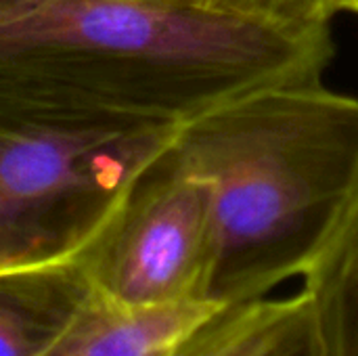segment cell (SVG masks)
Wrapping results in <instances>:
<instances>
[{"mask_svg": "<svg viewBox=\"0 0 358 356\" xmlns=\"http://www.w3.org/2000/svg\"><path fill=\"white\" fill-rule=\"evenodd\" d=\"M329 23L208 4L21 0L0 8V115L61 128H182L252 92L321 82Z\"/></svg>", "mask_w": 358, "mask_h": 356, "instance_id": "6da1fadb", "label": "cell"}, {"mask_svg": "<svg viewBox=\"0 0 358 356\" xmlns=\"http://www.w3.org/2000/svg\"><path fill=\"white\" fill-rule=\"evenodd\" d=\"M174 159L206 191L210 298L298 281L358 180V101L321 82L241 97L187 124Z\"/></svg>", "mask_w": 358, "mask_h": 356, "instance_id": "7a4b0ae2", "label": "cell"}, {"mask_svg": "<svg viewBox=\"0 0 358 356\" xmlns=\"http://www.w3.org/2000/svg\"><path fill=\"white\" fill-rule=\"evenodd\" d=\"M182 128H61L0 115V277H78Z\"/></svg>", "mask_w": 358, "mask_h": 356, "instance_id": "3957f363", "label": "cell"}, {"mask_svg": "<svg viewBox=\"0 0 358 356\" xmlns=\"http://www.w3.org/2000/svg\"><path fill=\"white\" fill-rule=\"evenodd\" d=\"M210 256L208 195L170 151L82 275L132 306L210 298Z\"/></svg>", "mask_w": 358, "mask_h": 356, "instance_id": "277c9868", "label": "cell"}, {"mask_svg": "<svg viewBox=\"0 0 358 356\" xmlns=\"http://www.w3.org/2000/svg\"><path fill=\"white\" fill-rule=\"evenodd\" d=\"M222 304L187 298L132 306L80 273L61 319L31 356H164Z\"/></svg>", "mask_w": 358, "mask_h": 356, "instance_id": "5b68a950", "label": "cell"}, {"mask_svg": "<svg viewBox=\"0 0 358 356\" xmlns=\"http://www.w3.org/2000/svg\"><path fill=\"white\" fill-rule=\"evenodd\" d=\"M164 356H319L310 296L298 283L229 300Z\"/></svg>", "mask_w": 358, "mask_h": 356, "instance_id": "8992f818", "label": "cell"}, {"mask_svg": "<svg viewBox=\"0 0 358 356\" xmlns=\"http://www.w3.org/2000/svg\"><path fill=\"white\" fill-rule=\"evenodd\" d=\"M298 283L313 302L319 356H358V180Z\"/></svg>", "mask_w": 358, "mask_h": 356, "instance_id": "52a82bcc", "label": "cell"}, {"mask_svg": "<svg viewBox=\"0 0 358 356\" xmlns=\"http://www.w3.org/2000/svg\"><path fill=\"white\" fill-rule=\"evenodd\" d=\"M40 283L48 281L0 283V356H31L61 319L67 304L52 315H46L36 300L29 302L23 298Z\"/></svg>", "mask_w": 358, "mask_h": 356, "instance_id": "ba28073f", "label": "cell"}, {"mask_svg": "<svg viewBox=\"0 0 358 356\" xmlns=\"http://www.w3.org/2000/svg\"><path fill=\"white\" fill-rule=\"evenodd\" d=\"M201 4L283 23H329L340 10V0H201Z\"/></svg>", "mask_w": 358, "mask_h": 356, "instance_id": "9c48e42d", "label": "cell"}, {"mask_svg": "<svg viewBox=\"0 0 358 356\" xmlns=\"http://www.w3.org/2000/svg\"><path fill=\"white\" fill-rule=\"evenodd\" d=\"M138 2H153V4H170V6H180V4H201V0H138Z\"/></svg>", "mask_w": 358, "mask_h": 356, "instance_id": "30bf717a", "label": "cell"}, {"mask_svg": "<svg viewBox=\"0 0 358 356\" xmlns=\"http://www.w3.org/2000/svg\"><path fill=\"white\" fill-rule=\"evenodd\" d=\"M340 10H355V13H358V0H340Z\"/></svg>", "mask_w": 358, "mask_h": 356, "instance_id": "8fae6325", "label": "cell"}, {"mask_svg": "<svg viewBox=\"0 0 358 356\" xmlns=\"http://www.w3.org/2000/svg\"><path fill=\"white\" fill-rule=\"evenodd\" d=\"M15 2H21V0H0V8L2 6H8V4H15Z\"/></svg>", "mask_w": 358, "mask_h": 356, "instance_id": "7c38bea8", "label": "cell"}]
</instances>
